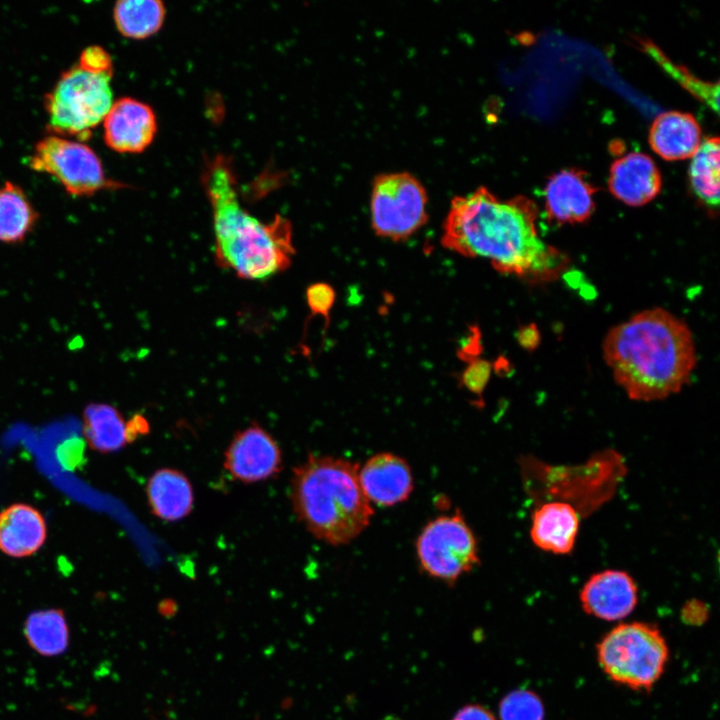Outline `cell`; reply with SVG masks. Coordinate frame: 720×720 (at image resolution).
I'll list each match as a JSON object with an SVG mask.
<instances>
[{
  "mask_svg": "<svg viewBox=\"0 0 720 720\" xmlns=\"http://www.w3.org/2000/svg\"><path fill=\"white\" fill-rule=\"evenodd\" d=\"M536 218L530 199L502 200L479 187L452 200L441 244L461 256L486 259L503 274L542 275L555 268L558 256L539 237Z\"/></svg>",
  "mask_w": 720,
  "mask_h": 720,
  "instance_id": "cell-1",
  "label": "cell"
},
{
  "mask_svg": "<svg viewBox=\"0 0 720 720\" xmlns=\"http://www.w3.org/2000/svg\"><path fill=\"white\" fill-rule=\"evenodd\" d=\"M602 349L616 383L636 401L679 392L697 360L686 323L662 308L639 312L610 329Z\"/></svg>",
  "mask_w": 720,
  "mask_h": 720,
  "instance_id": "cell-2",
  "label": "cell"
},
{
  "mask_svg": "<svg viewBox=\"0 0 720 720\" xmlns=\"http://www.w3.org/2000/svg\"><path fill=\"white\" fill-rule=\"evenodd\" d=\"M201 181L212 211L217 264L246 280H266L285 271L295 255L289 220L276 215L262 222L242 206L226 156L210 159Z\"/></svg>",
  "mask_w": 720,
  "mask_h": 720,
  "instance_id": "cell-3",
  "label": "cell"
},
{
  "mask_svg": "<svg viewBox=\"0 0 720 720\" xmlns=\"http://www.w3.org/2000/svg\"><path fill=\"white\" fill-rule=\"evenodd\" d=\"M348 459L310 455L293 469L290 501L297 519L318 540L348 544L370 524L373 507Z\"/></svg>",
  "mask_w": 720,
  "mask_h": 720,
  "instance_id": "cell-4",
  "label": "cell"
},
{
  "mask_svg": "<svg viewBox=\"0 0 720 720\" xmlns=\"http://www.w3.org/2000/svg\"><path fill=\"white\" fill-rule=\"evenodd\" d=\"M112 77L78 63L65 70L44 100L53 135L88 140L113 104Z\"/></svg>",
  "mask_w": 720,
  "mask_h": 720,
  "instance_id": "cell-5",
  "label": "cell"
},
{
  "mask_svg": "<svg viewBox=\"0 0 720 720\" xmlns=\"http://www.w3.org/2000/svg\"><path fill=\"white\" fill-rule=\"evenodd\" d=\"M669 658L659 628L646 622L622 623L597 645V659L612 681L638 691H649L664 672Z\"/></svg>",
  "mask_w": 720,
  "mask_h": 720,
  "instance_id": "cell-6",
  "label": "cell"
},
{
  "mask_svg": "<svg viewBox=\"0 0 720 720\" xmlns=\"http://www.w3.org/2000/svg\"><path fill=\"white\" fill-rule=\"evenodd\" d=\"M415 548L421 570L449 585L480 563L476 536L458 510L430 520L418 534Z\"/></svg>",
  "mask_w": 720,
  "mask_h": 720,
  "instance_id": "cell-7",
  "label": "cell"
},
{
  "mask_svg": "<svg viewBox=\"0 0 720 720\" xmlns=\"http://www.w3.org/2000/svg\"><path fill=\"white\" fill-rule=\"evenodd\" d=\"M31 169L52 176L72 196H92L124 185L109 179L98 155L81 141L58 135L40 139L28 158Z\"/></svg>",
  "mask_w": 720,
  "mask_h": 720,
  "instance_id": "cell-8",
  "label": "cell"
},
{
  "mask_svg": "<svg viewBox=\"0 0 720 720\" xmlns=\"http://www.w3.org/2000/svg\"><path fill=\"white\" fill-rule=\"evenodd\" d=\"M370 213L376 235L406 240L427 222L426 191L407 172L379 175L373 183Z\"/></svg>",
  "mask_w": 720,
  "mask_h": 720,
  "instance_id": "cell-9",
  "label": "cell"
},
{
  "mask_svg": "<svg viewBox=\"0 0 720 720\" xmlns=\"http://www.w3.org/2000/svg\"><path fill=\"white\" fill-rule=\"evenodd\" d=\"M223 466L233 479L257 483L282 471L283 454L267 430L252 424L235 433L224 452Z\"/></svg>",
  "mask_w": 720,
  "mask_h": 720,
  "instance_id": "cell-10",
  "label": "cell"
},
{
  "mask_svg": "<svg viewBox=\"0 0 720 720\" xmlns=\"http://www.w3.org/2000/svg\"><path fill=\"white\" fill-rule=\"evenodd\" d=\"M157 119L144 102L122 97L113 102L103 120L106 145L118 153H140L154 140Z\"/></svg>",
  "mask_w": 720,
  "mask_h": 720,
  "instance_id": "cell-11",
  "label": "cell"
},
{
  "mask_svg": "<svg viewBox=\"0 0 720 720\" xmlns=\"http://www.w3.org/2000/svg\"><path fill=\"white\" fill-rule=\"evenodd\" d=\"M362 491L371 505L392 507L405 502L414 489L410 465L399 455L380 452L358 468Z\"/></svg>",
  "mask_w": 720,
  "mask_h": 720,
  "instance_id": "cell-12",
  "label": "cell"
},
{
  "mask_svg": "<svg viewBox=\"0 0 720 720\" xmlns=\"http://www.w3.org/2000/svg\"><path fill=\"white\" fill-rule=\"evenodd\" d=\"M637 601L636 583L630 574L622 570L607 569L593 574L580 592L583 610L606 621L628 616Z\"/></svg>",
  "mask_w": 720,
  "mask_h": 720,
  "instance_id": "cell-13",
  "label": "cell"
},
{
  "mask_svg": "<svg viewBox=\"0 0 720 720\" xmlns=\"http://www.w3.org/2000/svg\"><path fill=\"white\" fill-rule=\"evenodd\" d=\"M595 189L577 169L554 174L544 189L548 218L558 224H576L588 220L594 209Z\"/></svg>",
  "mask_w": 720,
  "mask_h": 720,
  "instance_id": "cell-14",
  "label": "cell"
},
{
  "mask_svg": "<svg viewBox=\"0 0 720 720\" xmlns=\"http://www.w3.org/2000/svg\"><path fill=\"white\" fill-rule=\"evenodd\" d=\"M608 186L615 198L629 206L638 207L656 198L661 190L662 179L650 156L631 152L613 162Z\"/></svg>",
  "mask_w": 720,
  "mask_h": 720,
  "instance_id": "cell-15",
  "label": "cell"
},
{
  "mask_svg": "<svg viewBox=\"0 0 720 720\" xmlns=\"http://www.w3.org/2000/svg\"><path fill=\"white\" fill-rule=\"evenodd\" d=\"M47 526L35 507L17 503L0 512V551L22 558L35 554L44 544Z\"/></svg>",
  "mask_w": 720,
  "mask_h": 720,
  "instance_id": "cell-16",
  "label": "cell"
},
{
  "mask_svg": "<svg viewBox=\"0 0 720 720\" xmlns=\"http://www.w3.org/2000/svg\"><path fill=\"white\" fill-rule=\"evenodd\" d=\"M579 530L577 510L569 503L551 501L532 513L530 537L541 550L568 554L575 545Z\"/></svg>",
  "mask_w": 720,
  "mask_h": 720,
  "instance_id": "cell-17",
  "label": "cell"
},
{
  "mask_svg": "<svg viewBox=\"0 0 720 720\" xmlns=\"http://www.w3.org/2000/svg\"><path fill=\"white\" fill-rule=\"evenodd\" d=\"M151 513L160 520L175 522L187 517L194 506V490L182 471L165 467L154 471L145 485Z\"/></svg>",
  "mask_w": 720,
  "mask_h": 720,
  "instance_id": "cell-18",
  "label": "cell"
},
{
  "mask_svg": "<svg viewBox=\"0 0 720 720\" xmlns=\"http://www.w3.org/2000/svg\"><path fill=\"white\" fill-rule=\"evenodd\" d=\"M649 144L668 161L690 158L701 144V129L693 115L669 111L658 115L649 130Z\"/></svg>",
  "mask_w": 720,
  "mask_h": 720,
  "instance_id": "cell-19",
  "label": "cell"
},
{
  "mask_svg": "<svg viewBox=\"0 0 720 720\" xmlns=\"http://www.w3.org/2000/svg\"><path fill=\"white\" fill-rule=\"evenodd\" d=\"M83 434L88 445L101 453H112L133 441L129 420L114 406L90 403L83 411Z\"/></svg>",
  "mask_w": 720,
  "mask_h": 720,
  "instance_id": "cell-20",
  "label": "cell"
},
{
  "mask_svg": "<svg viewBox=\"0 0 720 720\" xmlns=\"http://www.w3.org/2000/svg\"><path fill=\"white\" fill-rule=\"evenodd\" d=\"M23 635L28 646L42 657L63 655L70 646V628L60 608L35 610L25 619Z\"/></svg>",
  "mask_w": 720,
  "mask_h": 720,
  "instance_id": "cell-21",
  "label": "cell"
},
{
  "mask_svg": "<svg viewBox=\"0 0 720 720\" xmlns=\"http://www.w3.org/2000/svg\"><path fill=\"white\" fill-rule=\"evenodd\" d=\"M38 219L37 210L19 185L7 181L0 186V243H22Z\"/></svg>",
  "mask_w": 720,
  "mask_h": 720,
  "instance_id": "cell-22",
  "label": "cell"
},
{
  "mask_svg": "<svg viewBox=\"0 0 720 720\" xmlns=\"http://www.w3.org/2000/svg\"><path fill=\"white\" fill-rule=\"evenodd\" d=\"M719 138L705 139L691 157L689 182L696 198L709 210L719 206Z\"/></svg>",
  "mask_w": 720,
  "mask_h": 720,
  "instance_id": "cell-23",
  "label": "cell"
},
{
  "mask_svg": "<svg viewBox=\"0 0 720 720\" xmlns=\"http://www.w3.org/2000/svg\"><path fill=\"white\" fill-rule=\"evenodd\" d=\"M165 13L163 3L157 0H124L115 4L113 19L123 36L140 40L160 30Z\"/></svg>",
  "mask_w": 720,
  "mask_h": 720,
  "instance_id": "cell-24",
  "label": "cell"
},
{
  "mask_svg": "<svg viewBox=\"0 0 720 720\" xmlns=\"http://www.w3.org/2000/svg\"><path fill=\"white\" fill-rule=\"evenodd\" d=\"M642 49L650 55L681 86L708 105L715 113L719 111V84L704 82L693 76L687 69L673 63L651 41L639 40Z\"/></svg>",
  "mask_w": 720,
  "mask_h": 720,
  "instance_id": "cell-25",
  "label": "cell"
},
{
  "mask_svg": "<svg viewBox=\"0 0 720 720\" xmlns=\"http://www.w3.org/2000/svg\"><path fill=\"white\" fill-rule=\"evenodd\" d=\"M499 716L501 720H543L544 706L534 692L514 690L501 700Z\"/></svg>",
  "mask_w": 720,
  "mask_h": 720,
  "instance_id": "cell-26",
  "label": "cell"
},
{
  "mask_svg": "<svg viewBox=\"0 0 720 720\" xmlns=\"http://www.w3.org/2000/svg\"><path fill=\"white\" fill-rule=\"evenodd\" d=\"M491 375V364L481 358L467 362L459 380L460 384L471 394L482 400V394Z\"/></svg>",
  "mask_w": 720,
  "mask_h": 720,
  "instance_id": "cell-27",
  "label": "cell"
},
{
  "mask_svg": "<svg viewBox=\"0 0 720 720\" xmlns=\"http://www.w3.org/2000/svg\"><path fill=\"white\" fill-rule=\"evenodd\" d=\"M335 297L334 289L324 282L314 283L306 290V300L311 312L322 315L325 319L329 318Z\"/></svg>",
  "mask_w": 720,
  "mask_h": 720,
  "instance_id": "cell-28",
  "label": "cell"
},
{
  "mask_svg": "<svg viewBox=\"0 0 720 720\" xmlns=\"http://www.w3.org/2000/svg\"><path fill=\"white\" fill-rule=\"evenodd\" d=\"M83 448L82 442L78 439L64 442L58 451L61 463L68 469L77 467L83 456Z\"/></svg>",
  "mask_w": 720,
  "mask_h": 720,
  "instance_id": "cell-29",
  "label": "cell"
},
{
  "mask_svg": "<svg viewBox=\"0 0 720 720\" xmlns=\"http://www.w3.org/2000/svg\"><path fill=\"white\" fill-rule=\"evenodd\" d=\"M480 352V333L477 329L472 328L470 334L463 339L459 349V356L468 362L478 358Z\"/></svg>",
  "mask_w": 720,
  "mask_h": 720,
  "instance_id": "cell-30",
  "label": "cell"
},
{
  "mask_svg": "<svg viewBox=\"0 0 720 720\" xmlns=\"http://www.w3.org/2000/svg\"><path fill=\"white\" fill-rule=\"evenodd\" d=\"M452 720H496L494 715L485 707L477 704L466 705L461 708Z\"/></svg>",
  "mask_w": 720,
  "mask_h": 720,
  "instance_id": "cell-31",
  "label": "cell"
},
{
  "mask_svg": "<svg viewBox=\"0 0 720 720\" xmlns=\"http://www.w3.org/2000/svg\"><path fill=\"white\" fill-rule=\"evenodd\" d=\"M708 615L705 604L699 600H692L685 604L682 609V617L688 623L703 622Z\"/></svg>",
  "mask_w": 720,
  "mask_h": 720,
  "instance_id": "cell-32",
  "label": "cell"
}]
</instances>
